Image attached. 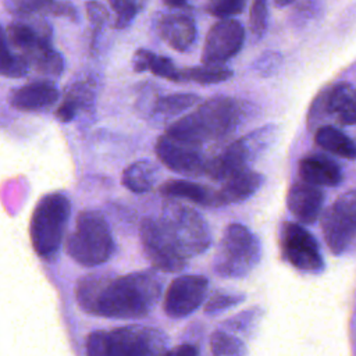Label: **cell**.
<instances>
[{
	"instance_id": "obj_1",
	"label": "cell",
	"mask_w": 356,
	"mask_h": 356,
	"mask_svg": "<svg viewBox=\"0 0 356 356\" xmlns=\"http://www.w3.org/2000/svg\"><path fill=\"white\" fill-rule=\"evenodd\" d=\"M160 293L161 284L150 271H136L122 277L92 273L83 275L75 288L82 310L120 320L146 317L157 305Z\"/></svg>"
},
{
	"instance_id": "obj_2",
	"label": "cell",
	"mask_w": 356,
	"mask_h": 356,
	"mask_svg": "<svg viewBox=\"0 0 356 356\" xmlns=\"http://www.w3.org/2000/svg\"><path fill=\"white\" fill-rule=\"evenodd\" d=\"M245 117L243 106L238 99L213 96L204 100L192 113L174 121L164 134L204 146L209 142L231 136Z\"/></svg>"
},
{
	"instance_id": "obj_3",
	"label": "cell",
	"mask_w": 356,
	"mask_h": 356,
	"mask_svg": "<svg viewBox=\"0 0 356 356\" xmlns=\"http://www.w3.org/2000/svg\"><path fill=\"white\" fill-rule=\"evenodd\" d=\"M88 356H163L164 338L160 331L142 325L97 330L86 338Z\"/></svg>"
},
{
	"instance_id": "obj_4",
	"label": "cell",
	"mask_w": 356,
	"mask_h": 356,
	"mask_svg": "<svg viewBox=\"0 0 356 356\" xmlns=\"http://www.w3.org/2000/svg\"><path fill=\"white\" fill-rule=\"evenodd\" d=\"M68 254L85 267L104 264L114 253V239L102 213L83 210L67 239Z\"/></svg>"
},
{
	"instance_id": "obj_5",
	"label": "cell",
	"mask_w": 356,
	"mask_h": 356,
	"mask_svg": "<svg viewBox=\"0 0 356 356\" xmlns=\"http://www.w3.org/2000/svg\"><path fill=\"white\" fill-rule=\"evenodd\" d=\"M70 213V199L61 192L47 193L38 202L31 218V241L39 257L50 260L57 254Z\"/></svg>"
},
{
	"instance_id": "obj_6",
	"label": "cell",
	"mask_w": 356,
	"mask_h": 356,
	"mask_svg": "<svg viewBox=\"0 0 356 356\" xmlns=\"http://www.w3.org/2000/svg\"><path fill=\"white\" fill-rule=\"evenodd\" d=\"M278 136V127L268 124L231 142L217 154L209 157L204 175L224 181L229 175L250 168V164L270 149Z\"/></svg>"
},
{
	"instance_id": "obj_7",
	"label": "cell",
	"mask_w": 356,
	"mask_h": 356,
	"mask_svg": "<svg viewBox=\"0 0 356 356\" xmlns=\"http://www.w3.org/2000/svg\"><path fill=\"white\" fill-rule=\"evenodd\" d=\"M261 248L257 236L245 225L225 227L214 259V271L224 278H242L260 261Z\"/></svg>"
},
{
	"instance_id": "obj_8",
	"label": "cell",
	"mask_w": 356,
	"mask_h": 356,
	"mask_svg": "<svg viewBox=\"0 0 356 356\" xmlns=\"http://www.w3.org/2000/svg\"><path fill=\"white\" fill-rule=\"evenodd\" d=\"M159 221L186 260L203 253L211 243L207 222L189 206L178 202H168L164 206Z\"/></svg>"
},
{
	"instance_id": "obj_9",
	"label": "cell",
	"mask_w": 356,
	"mask_h": 356,
	"mask_svg": "<svg viewBox=\"0 0 356 356\" xmlns=\"http://www.w3.org/2000/svg\"><path fill=\"white\" fill-rule=\"evenodd\" d=\"M321 231L334 254H342L356 238V189L341 195L323 214Z\"/></svg>"
},
{
	"instance_id": "obj_10",
	"label": "cell",
	"mask_w": 356,
	"mask_h": 356,
	"mask_svg": "<svg viewBox=\"0 0 356 356\" xmlns=\"http://www.w3.org/2000/svg\"><path fill=\"white\" fill-rule=\"evenodd\" d=\"M282 257L295 268L317 274L324 268L323 256L316 238L300 224L285 221L280 229Z\"/></svg>"
},
{
	"instance_id": "obj_11",
	"label": "cell",
	"mask_w": 356,
	"mask_h": 356,
	"mask_svg": "<svg viewBox=\"0 0 356 356\" xmlns=\"http://www.w3.org/2000/svg\"><path fill=\"white\" fill-rule=\"evenodd\" d=\"M139 236L146 257L157 270L177 273L186 266L188 260L179 253L159 218H143L139 228Z\"/></svg>"
},
{
	"instance_id": "obj_12",
	"label": "cell",
	"mask_w": 356,
	"mask_h": 356,
	"mask_svg": "<svg viewBox=\"0 0 356 356\" xmlns=\"http://www.w3.org/2000/svg\"><path fill=\"white\" fill-rule=\"evenodd\" d=\"M203 147L204 146L202 145L163 134L154 145V152L157 159L174 172L184 175H204L210 156L204 154Z\"/></svg>"
},
{
	"instance_id": "obj_13",
	"label": "cell",
	"mask_w": 356,
	"mask_h": 356,
	"mask_svg": "<svg viewBox=\"0 0 356 356\" xmlns=\"http://www.w3.org/2000/svg\"><path fill=\"white\" fill-rule=\"evenodd\" d=\"M245 42V29L234 18L217 21L207 32L200 61L204 65H224L235 57Z\"/></svg>"
},
{
	"instance_id": "obj_14",
	"label": "cell",
	"mask_w": 356,
	"mask_h": 356,
	"mask_svg": "<svg viewBox=\"0 0 356 356\" xmlns=\"http://www.w3.org/2000/svg\"><path fill=\"white\" fill-rule=\"evenodd\" d=\"M209 281L203 275H181L167 288L163 307L168 317L182 318L195 312L204 300Z\"/></svg>"
},
{
	"instance_id": "obj_15",
	"label": "cell",
	"mask_w": 356,
	"mask_h": 356,
	"mask_svg": "<svg viewBox=\"0 0 356 356\" xmlns=\"http://www.w3.org/2000/svg\"><path fill=\"white\" fill-rule=\"evenodd\" d=\"M157 35L174 50L188 51L196 42L197 29L193 18L185 13H163L154 21Z\"/></svg>"
},
{
	"instance_id": "obj_16",
	"label": "cell",
	"mask_w": 356,
	"mask_h": 356,
	"mask_svg": "<svg viewBox=\"0 0 356 356\" xmlns=\"http://www.w3.org/2000/svg\"><path fill=\"white\" fill-rule=\"evenodd\" d=\"M324 192L312 184L293 182L286 195V206L300 224H313L321 214Z\"/></svg>"
},
{
	"instance_id": "obj_17",
	"label": "cell",
	"mask_w": 356,
	"mask_h": 356,
	"mask_svg": "<svg viewBox=\"0 0 356 356\" xmlns=\"http://www.w3.org/2000/svg\"><path fill=\"white\" fill-rule=\"evenodd\" d=\"M325 117L334 118L341 125L356 124V86L338 82L321 90Z\"/></svg>"
},
{
	"instance_id": "obj_18",
	"label": "cell",
	"mask_w": 356,
	"mask_h": 356,
	"mask_svg": "<svg viewBox=\"0 0 356 356\" xmlns=\"http://www.w3.org/2000/svg\"><path fill=\"white\" fill-rule=\"evenodd\" d=\"M58 89L49 81L29 82L15 89L10 103L19 111H40L51 107L58 100Z\"/></svg>"
},
{
	"instance_id": "obj_19",
	"label": "cell",
	"mask_w": 356,
	"mask_h": 356,
	"mask_svg": "<svg viewBox=\"0 0 356 356\" xmlns=\"http://www.w3.org/2000/svg\"><path fill=\"white\" fill-rule=\"evenodd\" d=\"M298 171L303 182L314 186H337L343 179L341 167L324 154H309L300 159Z\"/></svg>"
},
{
	"instance_id": "obj_20",
	"label": "cell",
	"mask_w": 356,
	"mask_h": 356,
	"mask_svg": "<svg viewBox=\"0 0 356 356\" xmlns=\"http://www.w3.org/2000/svg\"><path fill=\"white\" fill-rule=\"evenodd\" d=\"M264 177L250 168L238 171L222 181L221 188L217 191L220 204L241 203L249 199L263 185Z\"/></svg>"
},
{
	"instance_id": "obj_21",
	"label": "cell",
	"mask_w": 356,
	"mask_h": 356,
	"mask_svg": "<svg viewBox=\"0 0 356 356\" xmlns=\"http://www.w3.org/2000/svg\"><path fill=\"white\" fill-rule=\"evenodd\" d=\"M159 192L165 197L185 199L200 206H207V207L221 206L217 191L211 189L207 185L196 184L188 179H168L160 185Z\"/></svg>"
},
{
	"instance_id": "obj_22",
	"label": "cell",
	"mask_w": 356,
	"mask_h": 356,
	"mask_svg": "<svg viewBox=\"0 0 356 356\" xmlns=\"http://www.w3.org/2000/svg\"><path fill=\"white\" fill-rule=\"evenodd\" d=\"M8 43L18 49L22 56L28 54L35 47L51 42L50 25L42 21L35 22H13L6 32Z\"/></svg>"
},
{
	"instance_id": "obj_23",
	"label": "cell",
	"mask_w": 356,
	"mask_h": 356,
	"mask_svg": "<svg viewBox=\"0 0 356 356\" xmlns=\"http://www.w3.org/2000/svg\"><path fill=\"white\" fill-rule=\"evenodd\" d=\"M6 10L15 15L29 18L32 15H54L75 19L76 10L63 0H6Z\"/></svg>"
},
{
	"instance_id": "obj_24",
	"label": "cell",
	"mask_w": 356,
	"mask_h": 356,
	"mask_svg": "<svg viewBox=\"0 0 356 356\" xmlns=\"http://www.w3.org/2000/svg\"><path fill=\"white\" fill-rule=\"evenodd\" d=\"M314 142L318 147L342 159H356L355 142L339 128L332 125H321L314 132Z\"/></svg>"
},
{
	"instance_id": "obj_25",
	"label": "cell",
	"mask_w": 356,
	"mask_h": 356,
	"mask_svg": "<svg viewBox=\"0 0 356 356\" xmlns=\"http://www.w3.org/2000/svg\"><path fill=\"white\" fill-rule=\"evenodd\" d=\"M157 178V168L149 160H138L129 164L121 177L122 185L134 193L149 192Z\"/></svg>"
},
{
	"instance_id": "obj_26",
	"label": "cell",
	"mask_w": 356,
	"mask_h": 356,
	"mask_svg": "<svg viewBox=\"0 0 356 356\" xmlns=\"http://www.w3.org/2000/svg\"><path fill=\"white\" fill-rule=\"evenodd\" d=\"M24 57L26 58L29 67H33V70L39 74L58 76L64 71V60L61 54L51 46V42L35 47Z\"/></svg>"
},
{
	"instance_id": "obj_27",
	"label": "cell",
	"mask_w": 356,
	"mask_h": 356,
	"mask_svg": "<svg viewBox=\"0 0 356 356\" xmlns=\"http://www.w3.org/2000/svg\"><path fill=\"white\" fill-rule=\"evenodd\" d=\"M181 82H196L200 85H211L227 81L232 76V70L225 65H197L181 68Z\"/></svg>"
},
{
	"instance_id": "obj_28",
	"label": "cell",
	"mask_w": 356,
	"mask_h": 356,
	"mask_svg": "<svg viewBox=\"0 0 356 356\" xmlns=\"http://www.w3.org/2000/svg\"><path fill=\"white\" fill-rule=\"evenodd\" d=\"M29 64L22 54H14L4 29L0 25V75L8 78H21L26 75Z\"/></svg>"
},
{
	"instance_id": "obj_29",
	"label": "cell",
	"mask_w": 356,
	"mask_h": 356,
	"mask_svg": "<svg viewBox=\"0 0 356 356\" xmlns=\"http://www.w3.org/2000/svg\"><path fill=\"white\" fill-rule=\"evenodd\" d=\"M202 99L195 93H170L159 97L153 104V113L163 117H174L200 103Z\"/></svg>"
},
{
	"instance_id": "obj_30",
	"label": "cell",
	"mask_w": 356,
	"mask_h": 356,
	"mask_svg": "<svg viewBox=\"0 0 356 356\" xmlns=\"http://www.w3.org/2000/svg\"><path fill=\"white\" fill-rule=\"evenodd\" d=\"M210 350L213 356H245L246 346L243 342L224 331H216L210 337Z\"/></svg>"
},
{
	"instance_id": "obj_31",
	"label": "cell",
	"mask_w": 356,
	"mask_h": 356,
	"mask_svg": "<svg viewBox=\"0 0 356 356\" xmlns=\"http://www.w3.org/2000/svg\"><path fill=\"white\" fill-rule=\"evenodd\" d=\"M181 68H178L171 58L160 54H154L153 51L149 53L146 71H150L153 75L171 81V82H181Z\"/></svg>"
},
{
	"instance_id": "obj_32",
	"label": "cell",
	"mask_w": 356,
	"mask_h": 356,
	"mask_svg": "<svg viewBox=\"0 0 356 356\" xmlns=\"http://www.w3.org/2000/svg\"><path fill=\"white\" fill-rule=\"evenodd\" d=\"M268 0H252L249 13V26L254 39H261L267 31Z\"/></svg>"
},
{
	"instance_id": "obj_33",
	"label": "cell",
	"mask_w": 356,
	"mask_h": 356,
	"mask_svg": "<svg viewBox=\"0 0 356 356\" xmlns=\"http://www.w3.org/2000/svg\"><path fill=\"white\" fill-rule=\"evenodd\" d=\"M248 0H207L206 11L220 19L231 18L243 11Z\"/></svg>"
},
{
	"instance_id": "obj_34",
	"label": "cell",
	"mask_w": 356,
	"mask_h": 356,
	"mask_svg": "<svg viewBox=\"0 0 356 356\" xmlns=\"http://www.w3.org/2000/svg\"><path fill=\"white\" fill-rule=\"evenodd\" d=\"M111 10L115 13V26L118 29L127 28L138 13V0H107Z\"/></svg>"
},
{
	"instance_id": "obj_35",
	"label": "cell",
	"mask_w": 356,
	"mask_h": 356,
	"mask_svg": "<svg viewBox=\"0 0 356 356\" xmlns=\"http://www.w3.org/2000/svg\"><path fill=\"white\" fill-rule=\"evenodd\" d=\"M82 90L81 88L72 92H70L64 100L60 103V106L57 107L56 110V117L61 121V122H70L74 120V117L76 115L78 110H79V106L82 104Z\"/></svg>"
},
{
	"instance_id": "obj_36",
	"label": "cell",
	"mask_w": 356,
	"mask_h": 356,
	"mask_svg": "<svg viewBox=\"0 0 356 356\" xmlns=\"http://www.w3.org/2000/svg\"><path fill=\"white\" fill-rule=\"evenodd\" d=\"M282 65V56L278 51H264L260 54L254 63H253V70L261 75V76H271L280 71Z\"/></svg>"
},
{
	"instance_id": "obj_37",
	"label": "cell",
	"mask_w": 356,
	"mask_h": 356,
	"mask_svg": "<svg viewBox=\"0 0 356 356\" xmlns=\"http://www.w3.org/2000/svg\"><path fill=\"white\" fill-rule=\"evenodd\" d=\"M245 296L243 295H228V293H214L209 302L206 303V313L207 314H214L218 313L221 310L234 307L236 305H239L241 302H243Z\"/></svg>"
},
{
	"instance_id": "obj_38",
	"label": "cell",
	"mask_w": 356,
	"mask_h": 356,
	"mask_svg": "<svg viewBox=\"0 0 356 356\" xmlns=\"http://www.w3.org/2000/svg\"><path fill=\"white\" fill-rule=\"evenodd\" d=\"M86 11H88V17L90 19V22L95 25V28H102L103 24L107 21L108 13L106 10V7L99 3V1H88L86 3Z\"/></svg>"
},
{
	"instance_id": "obj_39",
	"label": "cell",
	"mask_w": 356,
	"mask_h": 356,
	"mask_svg": "<svg viewBox=\"0 0 356 356\" xmlns=\"http://www.w3.org/2000/svg\"><path fill=\"white\" fill-rule=\"evenodd\" d=\"M163 356H199V348L193 343H182L168 352H164Z\"/></svg>"
},
{
	"instance_id": "obj_40",
	"label": "cell",
	"mask_w": 356,
	"mask_h": 356,
	"mask_svg": "<svg viewBox=\"0 0 356 356\" xmlns=\"http://www.w3.org/2000/svg\"><path fill=\"white\" fill-rule=\"evenodd\" d=\"M150 50L147 49H138L132 57V67L135 72H143L146 71L147 58H149Z\"/></svg>"
},
{
	"instance_id": "obj_41",
	"label": "cell",
	"mask_w": 356,
	"mask_h": 356,
	"mask_svg": "<svg viewBox=\"0 0 356 356\" xmlns=\"http://www.w3.org/2000/svg\"><path fill=\"white\" fill-rule=\"evenodd\" d=\"M163 3L170 8H177L181 11H191L192 6L188 0H163Z\"/></svg>"
},
{
	"instance_id": "obj_42",
	"label": "cell",
	"mask_w": 356,
	"mask_h": 356,
	"mask_svg": "<svg viewBox=\"0 0 356 356\" xmlns=\"http://www.w3.org/2000/svg\"><path fill=\"white\" fill-rule=\"evenodd\" d=\"M273 1L277 7H286V6L292 4L295 0H273Z\"/></svg>"
}]
</instances>
